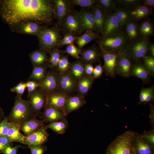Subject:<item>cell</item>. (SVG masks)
Returning <instances> with one entry per match:
<instances>
[{
	"mask_svg": "<svg viewBox=\"0 0 154 154\" xmlns=\"http://www.w3.org/2000/svg\"><path fill=\"white\" fill-rule=\"evenodd\" d=\"M99 46L104 60L102 67L106 75L114 78L117 75L116 66L117 57L119 53L108 52Z\"/></svg>",
	"mask_w": 154,
	"mask_h": 154,
	"instance_id": "8",
	"label": "cell"
},
{
	"mask_svg": "<svg viewBox=\"0 0 154 154\" xmlns=\"http://www.w3.org/2000/svg\"><path fill=\"white\" fill-rule=\"evenodd\" d=\"M29 100L31 109L37 116L41 114V110L45 106L46 96L40 90H35L30 95Z\"/></svg>",
	"mask_w": 154,
	"mask_h": 154,
	"instance_id": "15",
	"label": "cell"
},
{
	"mask_svg": "<svg viewBox=\"0 0 154 154\" xmlns=\"http://www.w3.org/2000/svg\"><path fill=\"white\" fill-rule=\"evenodd\" d=\"M139 24L132 20L125 26V34L129 41L132 42L139 38Z\"/></svg>",
	"mask_w": 154,
	"mask_h": 154,
	"instance_id": "29",
	"label": "cell"
},
{
	"mask_svg": "<svg viewBox=\"0 0 154 154\" xmlns=\"http://www.w3.org/2000/svg\"><path fill=\"white\" fill-rule=\"evenodd\" d=\"M94 68L92 77L94 79L99 78L101 77L104 70L100 62Z\"/></svg>",
	"mask_w": 154,
	"mask_h": 154,
	"instance_id": "48",
	"label": "cell"
},
{
	"mask_svg": "<svg viewBox=\"0 0 154 154\" xmlns=\"http://www.w3.org/2000/svg\"><path fill=\"white\" fill-rule=\"evenodd\" d=\"M26 88L25 83L21 82L16 86L11 88V90L12 92H16L17 94V96L22 97Z\"/></svg>",
	"mask_w": 154,
	"mask_h": 154,
	"instance_id": "47",
	"label": "cell"
},
{
	"mask_svg": "<svg viewBox=\"0 0 154 154\" xmlns=\"http://www.w3.org/2000/svg\"><path fill=\"white\" fill-rule=\"evenodd\" d=\"M137 133L128 131L118 136L108 146L106 154H131Z\"/></svg>",
	"mask_w": 154,
	"mask_h": 154,
	"instance_id": "4",
	"label": "cell"
},
{
	"mask_svg": "<svg viewBox=\"0 0 154 154\" xmlns=\"http://www.w3.org/2000/svg\"><path fill=\"white\" fill-rule=\"evenodd\" d=\"M65 33L78 36L85 31L81 24L78 11H71L65 17L61 25Z\"/></svg>",
	"mask_w": 154,
	"mask_h": 154,
	"instance_id": "7",
	"label": "cell"
},
{
	"mask_svg": "<svg viewBox=\"0 0 154 154\" xmlns=\"http://www.w3.org/2000/svg\"><path fill=\"white\" fill-rule=\"evenodd\" d=\"M142 62L151 76H154V57L147 54L142 58Z\"/></svg>",
	"mask_w": 154,
	"mask_h": 154,
	"instance_id": "40",
	"label": "cell"
},
{
	"mask_svg": "<svg viewBox=\"0 0 154 154\" xmlns=\"http://www.w3.org/2000/svg\"><path fill=\"white\" fill-rule=\"evenodd\" d=\"M133 147L138 154H153V147L145 141L141 136L137 135Z\"/></svg>",
	"mask_w": 154,
	"mask_h": 154,
	"instance_id": "24",
	"label": "cell"
},
{
	"mask_svg": "<svg viewBox=\"0 0 154 154\" xmlns=\"http://www.w3.org/2000/svg\"><path fill=\"white\" fill-rule=\"evenodd\" d=\"M59 90L69 96L77 90V81L68 72L62 74H58Z\"/></svg>",
	"mask_w": 154,
	"mask_h": 154,
	"instance_id": "13",
	"label": "cell"
},
{
	"mask_svg": "<svg viewBox=\"0 0 154 154\" xmlns=\"http://www.w3.org/2000/svg\"><path fill=\"white\" fill-rule=\"evenodd\" d=\"M70 1L72 5L83 7L92 8L96 4L95 0H72Z\"/></svg>",
	"mask_w": 154,
	"mask_h": 154,
	"instance_id": "44",
	"label": "cell"
},
{
	"mask_svg": "<svg viewBox=\"0 0 154 154\" xmlns=\"http://www.w3.org/2000/svg\"><path fill=\"white\" fill-rule=\"evenodd\" d=\"M94 79L92 76L85 75L77 81V90L78 94L85 96L93 84Z\"/></svg>",
	"mask_w": 154,
	"mask_h": 154,
	"instance_id": "27",
	"label": "cell"
},
{
	"mask_svg": "<svg viewBox=\"0 0 154 154\" xmlns=\"http://www.w3.org/2000/svg\"><path fill=\"white\" fill-rule=\"evenodd\" d=\"M86 103L84 97L83 96L79 94L70 96L64 109L65 116L80 108Z\"/></svg>",
	"mask_w": 154,
	"mask_h": 154,
	"instance_id": "21",
	"label": "cell"
},
{
	"mask_svg": "<svg viewBox=\"0 0 154 154\" xmlns=\"http://www.w3.org/2000/svg\"><path fill=\"white\" fill-rule=\"evenodd\" d=\"M96 4L101 7L105 15L112 13L116 8V1L114 0H96Z\"/></svg>",
	"mask_w": 154,
	"mask_h": 154,
	"instance_id": "37",
	"label": "cell"
},
{
	"mask_svg": "<svg viewBox=\"0 0 154 154\" xmlns=\"http://www.w3.org/2000/svg\"><path fill=\"white\" fill-rule=\"evenodd\" d=\"M20 129L21 126L17 124L11 123L7 135L12 142H17L23 144L25 136L20 132Z\"/></svg>",
	"mask_w": 154,
	"mask_h": 154,
	"instance_id": "33",
	"label": "cell"
},
{
	"mask_svg": "<svg viewBox=\"0 0 154 154\" xmlns=\"http://www.w3.org/2000/svg\"><path fill=\"white\" fill-rule=\"evenodd\" d=\"M46 67L41 66H34L29 79L40 82L46 75Z\"/></svg>",
	"mask_w": 154,
	"mask_h": 154,
	"instance_id": "36",
	"label": "cell"
},
{
	"mask_svg": "<svg viewBox=\"0 0 154 154\" xmlns=\"http://www.w3.org/2000/svg\"><path fill=\"white\" fill-rule=\"evenodd\" d=\"M12 142L7 136H0V151H2Z\"/></svg>",
	"mask_w": 154,
	"mask_h": 154,
	"instance_id": "51",
	"label": "cell"
},
{
	"mask_svg": "<svg viewBox=\"0 0 154 154\" xmlns=\"http://www.w3.org/2000/svg\"><path fill=\"white\" fill-rule=\"evenodd\" d=\"M18 26L19 31L21 33L38 36L42 28L38 23L34 22H27L20 24Z\"/></svg>",
	"mask_w": 154,
	"mask_h": 154,
	"instance_id": "23",
	"label": "cell"
},
{
	"mask_svg": "<svg viewBox=\"0 0 154 154\" xmlns=\"http://www.w3.org/2000/svg\"><path fill=\"white\" fill-rule=\"evenodd\" d=\"M30 149L31 154H44L47 149L44 145L29 146Z\"/></svg>",
	"mask_w": 154,
	"mask_h": 154,
	"instance_id": "49",
	"label": "cell"
},
{
	"mask_svg": "<svg viewBox=\"0 0 154 154\" xmlns=\"http://www.w3.org/2000/svg\"><path fill=\"white\" fill-rule=\"evenodd\" d=\"M5 117L3 110L0 106V123Z\"/></svg>",
	"mask_w": 154,
	"mask_h": 154,
	"instance_id": "58",
	"label": "cell"
},
{
	"mask_svg": "<svg viewBox=\"0 0 154 154\" xmlns=\"http://www.w3.org/2000/svg\"><path fill=\"white\" fill-rule=\"evenodd\" d=\"M151 75L142 62L141 60L133 61L131 76L140 79L144 84L148 83L151 81Z\"/></svg>",
	"mask_w": 154,
	"mask_h": 154,
	"instance_id": "18",
	"label": "cell"
},
{
	"mask_svg": "<svg viewBox=\"0 0 154 154\" xmlns=\"http://www.w3.org/2000/svg\"><path fill=\"white\" fill-rule=\"evenodd\" d=\"M122 28L114 13L105 15L102 33V36H106L122 31Z\"/></svg>",
	"mask_w": 154,
	"mask_h": 154,
	"instance_id": "14",
	"label": "cell"
},
{
	"mask_svg": "<svg viewBox=\"0 0 154 154\" xmlns=\"http://www.w3.org/2000/svg\"><path fill=\"white\" fill-rule=\"evenodd\" d=\"M131 154H138L136 152L133 146L132 149Z\"/></svg>",
	"mask_w": 154,
	"mask_h": 154,
	"instance_id": "59",
	"label": "cell"
},
{
	"mask_svg": "<svg viewBox=\"0 0 154 154\" xmlns=\"http://www.w3.org/2000/svg\"><path fill=\"white\" fill-rule=\"evenodd\" d=\"M68 72L77 81L85 75L84 64L80 61H76L71 64Z\"/></svg>",
	"mask_w": 154,
	"mask_h": 154,
	"instance_id": "30",
	"label": "cell"
},
{
	"mask_svg": "<svg viewBox=\"0 0 154 154\" xmlns=\"http://www.w3.org/2000/svg\"><path fill=\"white\" fill-rule=\"evenodd\" d=\"M148 50L149 54L154 57V44L149 42L148 45Z\"/></svg>",
	"mask_w": 154,
	"mask_h": 154,
	"instance_id": "57",
	"label": "cell"
},
{
	"mask_svg": "<svg viewBox=\"0 0 154 154\" xmlns=\"http://www.w3.org/2000/svg\"><path fill=\"white\" fill-rule=\"evenodd\" d=\"M148 90V88H142L139 94V104H140L145 102V98L146 95Z\"/></svg>",
	"mask_w": 154,
	"mask_h": 154,
	"instance_id": "55",
	"label": "cell"
},
{
	"mask_svg": "<svg viewBox=\"0 0 154 154\" xmlns=\"http://www.w3.org/2000/svg\"><path fill=\"white\" fill-rule=\"evenodd\" d=\"M154 98V86L152 85L148 88L145 102H148L153 100Z\"/></svg>",
	"mask_w": 154,
	"mask_h": 154,
	"instance_id": "52",
	"label": "cell"
},
{
	"mask_svg": "<svg viewBox=\"0 0 154 154\" xmlns=\"http://www.w3.org/2000/svg\"><path fill=\"white\" fill-rule=\"evenodd\" d=\"M62 52L56 48L52 50L49 59V66L51 68H57Z\"/></svg>",
	"mask_w": 154,
	"mask_h": 154,
	"instance_id": "39",
	"label": "cell"
},
{
	"mask_svg": "<svg viewBox=\"0 0 154 154\" xmlns=\"http://www.w3.org/2000/svg\"><path fill=\"white\" fill-rule=\"evenodd\" d=\"M0 13L3 21L11 26L30 21L50 23L55 17L54 4L48 0H2Z\"/></svg>",
	"mask_w": 154,
	"mask_h": 154,
	"instance_id": "1",
	"label": "cell"
},
{
	"mask_svg": "<svg viewBox=\"0 0 154 154\" xmlns=\"http://www.w3.org/2000/svg\"><path fill=\"white\" fill-rule=\"evenodd\" d=\"M91 11L96 24L97 32L102 33L105 14L101 7L96 4Z\"/></svg>",
	"mask_w": 154,
	"mask_h": 154,
	"instance_id": "31",
	"label": "cell"
},
{
	"mask_svg": "<svg viewBox=\"0 0 154 154\" xmlns=\"http://www.w3.org/2000/svg\"><path fill=\"white\" fill-rule=\"evenodd\" d=\"M78 13L82 26L85 31L91 30L97 32L96 24L91 11L83 9Z\"/></svg>",
	"mask_w": 154,
	"mask_h": 154,
	"instance_id": "20",
	"label": "cell"
},
{
	"mask_svg": "<svg viewBox=\"0 0 154 154\" xmlns=\"http://www.w3.org/2000/svg\"><path fill=\"white\" fill-rule=\"evenodd\" d=\"M31 61L35 66H41L47 61L46 53L43 51L36 50L29 55Z\"/></svg>",
	"mask_w": 154,
	"mask_h": 154,
	"instance_id": "35",
	"label": "cell"
},
{
	"mask_svg": "<svg viewBox=\"0 0 154 154\" xmlns=\"http://www.w3.org/2000/svg\"><path fill=\"white\" fill-rule=\"evenodd\" d=\"M44 122L34 118L24 122L21 126L20 130L27 136L44 126Z\"/></svg>",
	"mask_w": 154,
	"mask_h": 154,
	"instance_id": "22",
	"label": "cell"
},
{
	"mask_svg": "<svg viewBox=\"0 0 154 154\" xmlns=\"http://www.w3.org/2000/svg\"><path fill=\"white\" fill-rule=\"evenodd\" d=\"M59 134L64 133L68 128V122L65 118L59 121L50 123L45 126Z\"/></svg>",
	"mask_w": 154,
	"mask_h": 154,
	"instance_id": "34",
	"label": "cell"
},
{
	"mask_svg": "<svg viewBox=\"0 0 154 154\" xmlns=\"http://www.w3.org/2000/svg\"><path fill=\"white\" fill-rule=\"evenodd\" d=\"M37 36L40 48L48 52H50L53 48L58 46L61 39L60 30L57 27L42 28Z\"/></svg>",
	"mask_w": 154,
	"mask_h": 154,
	"instance_id": "5",
	"label": "cell"
},
{
	"mask_svg": "<svg viewBox=\"0 0 154 154\" xmlns=\"http://www.w3.org/2000/svg\"><path fill=\"white\" fill-rule=\"evenodd\" d=\"M102 56L99 48L93 44L82 52L80 56V59L83 63L92 64L100 62Z\"/></svg>",
	"mask_w": 154,
	"mask_h": 154,
	"instance_id": "17",
	"label": "cell"
},
{
	"mask_svg": "<svg viewBox=\"0 0 154 154\" xmlns=\"http://www.w3.org/2000/svg\"><path fill=\"white\" fill-rule=\"evenodd\" d=\"M139 35L140 37L147 38L153 35V26L151 20L145 18L139 25Z\"/></svg>",
	"mask_w": 154,
	"mask_h": 154,
	"instance_id": "32",
	"label": "cell"
},
{
	"mask_svg": "<svg viewBox=\"0 0 154 154\" xmlns=\"http://www.w3.org/2000/svg\"><path fill=\"white\" fill-rule=\"evenodd\" d=\"M100 37L98 32L91 30H86L83 34L78 37L75 42L78 48L81 50L86 45L94 40L97 39Z\"/></svg>",
	"mask_w": 154,
	"mask_h": 154,
	"instance_id": "25",
	"label": "cell"
},
{
	"mask_svg": "<svg viewBox=\"0 0 154 154\" xmlns=\"http://www.w3.org/2000/svg\"><path fill=\"white\" fill-rule=\"evenodd\" d=\"M64 52L77 59H80V55L82 52L81 50L76 47L74 44L68 45Z\"/></svg>",
	"mask_w": 154,
	"mask_h": 154,
	"instance_id": "42",
	"label": "cell"
},
{
	"mask_svg": "<svg viewBox=\"0 0 154 154\" xmlns=\"http://www.w3.org/2000/svg\"><path fill=\"white\" fill-rule=\"evenodd\" d=\"M25 84L27 89L28 97L29 98L40 85L39 82L34 81H28L25 83Z\"/></svg>",
	"mask_w": 154,
	"mask_h": 154,
	"instance_id": "46",
	"label": "cell"
},
{
	"mask_svg": "<svg viewBox=\"0 0 154 154\" xmlns=\"http://www.w3.org/2000/svg\"><path fill=\"white\" fill-rule=\"evenodd\" d=\"M133 61L124 52L119 53L116 63L117 74L125 78L131 77V73Z\"/></svg>",
	"mask_w": 154,
	"mask_h": 154,
	"instance_id": "10",
	"label": "cell"
},
{
	"mask_svg": "<svg viewBox=\"0 0 154 154\" xmlns=\"http://www.w3.org/2000/svg\"><path fill=\"white\" fill-rule=\"evenodd\" d=\"M22 147L20 145H17L12 147L9 145L4 149L3 152L4 154H17L18 148Z\"/></svg>",
	"mask_w": 154,
	"mask_h": 154,
	"instance_id": "53",
	"label": "cell"
},
{
	"mask_svg": "<svg viewBox=\"0 0 154 154\" xmlns=\"http://www.w3.org/2000/svg\"><path fill=\"white\" fill-rule=\"evenodd\" d=\"M149 42L148 38L140 37L129 43L124 52L133 61L141 60L148 53Z\"/></svg>",
	"mask_w": 154,
	"mask_h": 154,
	"instance_id": "6",
	"label": "cell"
},
{
	"mask_svg": "<svg viewBox=\"0 0 154 154\" xmlns=\"http://www.w3.org/2000/svg\"><path fill=\"white\" fill-rule=\"evenodd\" d=\"M142 5L152 9L154 6V0H144L142 3Z\"/></svg>",
	"mask_w": 154,
	"mask_h": 154,
	"instance_id": "56",
	"label": "cell"
},
{
	"mask_svg": "<svg viewBox=\"0 0 154 154\" xmlns=\"http://www.w3.org/2000/svg\"><path fill=\"white\" fill-rule=\"evenodd\" d=\"M39 83L40 90L46 96L59 90L58 74L54 70L49 71Z\"/></svg>",
	"mask_w": 154,
	"mask_h": 154,
	"instance_id": "9",
	"label": "cell"
},
{
	"mask_svg": "<svg viewBox=\"0 0 154 154\" xmlns=\"http://www.w3.org/2000/svg\"><path fill=\"white\" fill-rule=\"evenodd\" d=\"M69 96L59 90L52 93L46 96V101L45 106L58 109L64 113V109Z\"/></svg>",
	"mask_w": 154,
	"mask_h": 154,
	"instance_id": "11",
	"label": "cell"
},
{
	"mask_svg": "<svg viewBox=\"0 0 154 154\" xmlns=\"http://www.w3.org/2000/svg\"><path fill=\"white\" fill-rule=\"evenodd\" d=\"M78 37L70 34L65 33L63 38L60 40L58 46L62 47L65 45L73 44Z\"/></svg>",
	"mask_w": 154,
	"mask_h": 154,
	"instance_id": "43",
	"label": "cell"
},
{
	"mask_svg": "<svg viewBox=\"0 0 154 154\" xmlns=\"http://www.w3.org/2000/svg\"><path fill=\"white\" fill-rule=\"evenodd\" d=\"M152 13V9L140 5L131 11L132 20L137 22L146 18Z\"/></svg>",
	"mask_w": 154,
	"mask_h": 154,
	"instance_id": "26",
	"label": "cell"
},
{
	"mask_svg": "<svg viewBox=\"0 0 154 154\" xmlns=\"http://www.w3.org/2000/svg\"><path fill=\"white\" fill-rule=\"evenodd\" d=\"M36 117L31 109L29 100H24L17 95L13 107L6 118L11 123L21 126L25 122Z\"/></svg>",
	"mask_w": 154,
	"mask_h": 154,
	"instance_id": "2",
	"label": "cell"
},
{
	"mask_svg": "<svg viewBox=\"0 0 154 154\" xmlns=\"http://www.w3.org/2000/svg\"><path fill=\"white\" fill-rule=\"evenodd\" d=\"M44 122L51 123L61 120L65 118L64 113L60 110L53 107L45 106L42 115Z\"/></svg>",
	"mask_w": 154,
	"mask_h": 154,
	"instance_id": "19",
	"label": "cell"
},
{
	"mask_svg": "<svg viewBox=\"0 0 154 154\" xmlns=\"http://www.w3.org/2000/svg\"><path fill=\"white\" fill-rule=\"evenodd\" d=\"M47 127L43 126L27 136H25L23 144L29 146L42 145L48 139L49 134Z\"/></svg>",
	"mask_w": 154,
	"mask_h": 154,
	"instance_id": "12",
	"label": "cell"
},
{
	"mask_svg": "<svg viewBox=\"0 0 154 154\" xmlns=\"http://www.w3.org/2000/svg\"><path fill=\"white\" fill-rule=\"evenodd\" d=\"M113 12L117 20L122 27L132 20L131 11L121 7L116 8Z\"/></svg>",
	"mask_w": 154,
	"mask_h": 154,
	"instance_id": "28",
	"label": "cell"
},
{
	"mask_svg": "<svg viewBox=\"0 0 154 154\" xmlns=\"http://www.w3.org/2000/svg\"><path fill=\"white\" fill-rule=\"evenodd\" d=\"M94 67L92 64L86 63L84 65V69L85 75L88 76H92Z\"/></svg>",
	"mask_w": 154,
	"mask_h": 154,
	"instance_id": "54",
	"label": "cell"
},
{
	"mask_svg": "<svg viewBox=\"0 0 154 154\" xmlns=\"http://www.w3.org/2000/svg\"><path fill=\"white\" fill-rule=\"evenodd\" d=\"M68 55H61L57 68L59 74H62L68 72L70 66Z\"/></svg>",
	"mask_w": 154,
	"mask_h": 154,
	"instance_id": "38",
	"label": "cell"
},
{
	"mask_svg": "<svg viewBox=\"0 0 154 154\" xmlns=\"http://www.w3.org/2000/svg\"><path fill=\"white\" fill-rule=\"evenodd\" d=\"M99 46L106 51L117 53L125 51L129 43L125 33L122 31L106 36H102L97 39Z\"/></svg>",
	"mask_w": 154,
	"mask_h": 154,
	"instance_id": "3",
	"label": "cell"
},
{
	"mask_svg": "<svg viewBox=\"0 0 154 154\" xmlns=\"http://www.w3.org/2000/svg\"><path fill=\"white\" fill-rule=\"evenodd\" d=\"M11 125V123L5 117L0 123V136L7 135Z\"/></svg>",
	"mask_w": 154,
	"mask_h": 154,
	"instance_id": "45",
	"label": "cell"
},
{
	"mask_svg": "<svg viewBox=\"0 0 154 154\" xmlns=\"http://www.w3.org/2000/svg\"><path fill=\"white\" fill-rule=\"evenodd\" d=\"M117 3L123 8L131 11L140 5L141 1L139 0H119Z\"/></svg>",
	"mask_w": 154,
	"mask_h": 154,
	"instance_id": "41",
	"label": "cell"
},
{
	"mask_svg": "<svg viewBox=\"0 0 154 154\" xmlns=\"http://www.w3.org/2000/svg\"><path fill=\"white\" fill-rule=\"evenodd\" d=\"M141 136L145 141L150 145L154 147V134L153 132H146Z\"/></svg>",
	"mask_w": 154,
	"mask_h": 154,
	"instance_id": "50",
	"label": "cell"
},
{
	"mask_svg": "<svg viewBox=\"0 0 154 154\" xmlns=\"http://www.w3.org/2000/svg\"><path fill=\"white\" fill-rule=\"evenodd\" d=\"M54 4L55 17L58 24L60 26L65 17L72 11V4L69 0H55Z\"/></svg>",
	"mask_w": 154,
	"mask_h": 154,
	"instance_id": "16",
	"label": "cell"
}]
</instances>
